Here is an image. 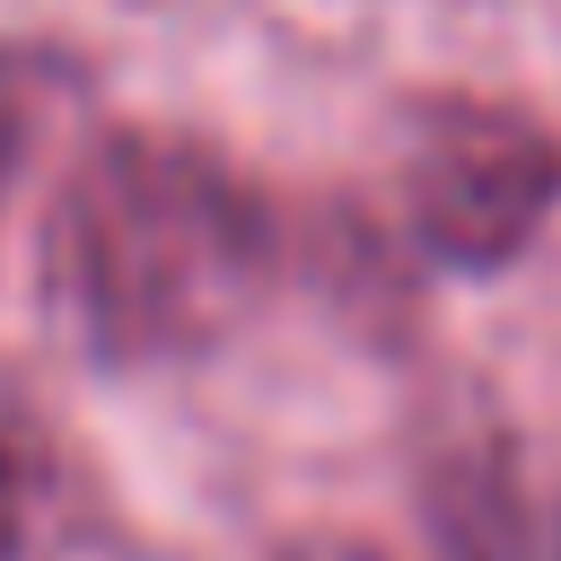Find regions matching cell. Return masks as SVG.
Here are the masks:
<instances>
[{
    "label": "cell",
    "mask_w": 561,
    "mask_h": 561,
    "mask_svg": "<svg viewBox=\"0 0 561 561\" xmlns=\"http://www.w3.org/2000/svg\"><path fill=\"white\" fill-rule=\"evenodd\" d=\"M280 254L254 167L175 123H105L44 219V316L96 368H184L272 298Z\"/></svg>",
    "instance_id": "6da1fadb"
},
{
    "label": "cell",
    "mask_w": 561,
    "mask_h": 561,
    "mask_svg": "<svg viewBox=\"0 0 561 561\" xmlns=\"http://www.w3.org/2000/svg\"><path fill=\"white\" fill-rule=\"evenodd\" d=\"M70 88H79V61L61 44L0 35V219H9V193L35 158V140H44V123L70 105Z\"/></svg>",
    "instance_id": "5b68a950"
},
{
    "label": "cell",
    "mask_w": 561,
    "mask_h": 561,
    "mask_svg": "<svg viewBox=\"0 0 561 561\" xmlns=\"http://www.w3.org/2000/svg\"><path fill=\"white\" fill-rule=\"evenodd\" d=\"M412 500H421V526L447 561H535L526 465H517V438L500 430V412L465 403V412L430 421L421 465H412Z\"/></svg>",
    "instance_id": "3957f363"
},
{
    "label": "cell",
    "mask_w": 561,
    "mask_h": 561,
    "mask_svg": "<svg viewBox=\"0 0 561 561\" xmlns=\"http://www.w3.org/2000/svg\"><path fill=\"white\" fill-rule=\"evenodd\" d=\"M552 561H561V552H552Z\"/></svg>",
    "instance_id": "52a82bcc"
},
{
    "label": "cell",
    "mask_w": 561,
    "mask_h": 561,
    "mask_svg": "<svg viewBox=\"0 0 561 561\" xmlns=\"http://www.w3.org/2000/svg\"><path fill=\"white\" fill-rule=\"evenodd\" d=\"M61 438L44 421V403L0 368V561H26L44 543V508L61 491Z\"/></svg>",
    "instance_id": "277c9868"
},
{
    "label": "cell",
    "mask_w": 561,
    "mask_h": 561,
    "mask_svg": "<svg viewBox=\"0 0 561 561\" xmlns=\"http://www.w3.org/2000/svg\"><path fill=\"white\" fill-rule=\"evenodd\" d=\"M394 202L438 272H508L561 210V131L500 88H412L394 105Z\"/></svg>",
    "instance_id": "7a4b0ae2"
},
{
    "label": "cell",
    "mask_w": 561,
    "mask_h": 561,
    "mask_svg": "<svg viewBox=\"0 0 561 561\" xmlns=\"http://www.w3.org/2000/svg\"><path fill=\"white\" fill-rule=\"evenodd\" d=\"M272 561H386V552H368V543H333V535H307V543H280Z\"/></svg>",
    "instance_id": "8992f818"
}]
</instances>
